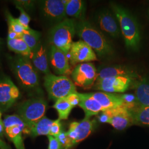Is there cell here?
<instances>
[{"label":"cell","instance_id":"cell-28","mask_svg":"<svg viewBox=\"0 0 149 149\" xmlns=\"http://www.w3.org/2000/svg\"><path fill=\"white\" fill-rule=\"evenodd\" d=\"M6 16L8 24V30L13 31L19 35H21L27 29L22 25L18 18L13 17L9 12H6Z\"/></svg>","mask_w":149,"mask_h":149},{"label":"cell","instance_id":"cell-25","mask_svg":"<svg viewBox=\"0 0 149 149\" xmlns=\"http://www.w3.org/2000/svg\"><path fill=\"white\" fill-rule=\"evenodd\" d=\"M133 117L134 124L149 127V107H137L131 111Z\"/></svg>","mask_w":149,"mask_h":149},{"label":"cell","instance_id":"cell-29","mask_svg":"<svg viewBox=\"0 0 149 149\" xmlns=\"http://www.w3.org/2000/svg\"><path fill=\"white\" fill-rule=\"evenodd\" d=\"M58 139L61 146V149H69L74 146L73 142L70 139L68 134L64 130H61V132L55 136Z\"/></svg>","mask_w":149,"mask_h":149},{"label":"cell","instance_id":"cell-27","mask_svg":"<svg viewBox=\"0 0 149 149\" xmlns=\"http://www.w3.org/2000/svg\"><path fill=\"white\" fill-rule=\"evenodd\" d=\"M40 33L34 31L31 28L27 29L25 32L21 35V38L27 44L31 51L37 47L39 42Z\"/></svg>","mask_w":149,"mask_h":149},{"label":"cell","instance_id":"cell-5","mask_svg":"<svg viewBox=\"0 0 149 149\" xmlns=\"http://www.w3.org/2000/svg\"><path fill=\"white\" fill-rule=\"evenodd\" d=\"M47 108V102L40 97L28 100L18 107L17 115L25 123L27 133L33 125L44 117Z\"/></svg>","mask_w":149,"mask_h":149},{"label":"cell","instance_id":"cell-21","mask_svg":"<svg viewBox=\"0 0 149 149\" xmlns=\"http://www.w3.org/2000/svg\"><path fill=\"white\" fill-rule=\"evenodd\" d=\"M134 74L130 70L121 66L107 67L101 70L97 75V81L102 80L108 77H127L133 78Z\"/></svg>","mask_w":149,"mask_h":149},{"label":"cell","instance_id":"cell-17","mask_svg":"<svg viewBox=\"0 0 149 149\" xmlns=\"http://www.w3.org/2000/svg\"><path fill=\"white\" fill-rule=\"evenodd\" d=\"M115 17L109 11H103L98 15L97 20L101 29L114 38H117L121 32Z\"/></svg>","mask_w":149,"mask_h":149},{"label":"cell","instance_id":"cell-36","mask_svg":"<svg viewBox=\"0 0 149 149\" xmlns=\"http://www.w3.org/2000/svg\"><path fill=\"white\" fill-rule=\"evenodd\" d=\"M0 149H11V147L0 139Z\"/></svg>","mask_w":149,"mask_h":149},{"label":"cell","instance_id":"cell-3","mask_svg":"<svg viewBox=\"0 0 149 149\" xmlns=\"http://www.w3.org/2000/svg\"><path fill=\"white\" fill-rule=\"evenodd\" d=\"M76 22L74 19L66 18L54 26L50 32L52 45L59 49L66 55L69 53L72 39L76 33Z\"/></svg>","mask_w":149,"mask_h":149},{"label":"cell","instance_id":"cell-14","mask_svg":"<svg viewBox=\"0 0 149 149\" xmlns=\"http://www.w3.org/2000/svg\"><path fill=\"white\" fill-rule=\"evenodd\" d=\"M96 127V121L85 118L80 122H74L70 124L67 133L74 145L87 138Z\"/></svg>","mask_w":149,"mask_h":149},{"label":"cell","instance_id":"cell-13","mask_svg":"<svg viewBox=\"0 0 149 149\" xmlns=\"http://www.w3.org/2000/svg\"><path fill=\"white\" fill-rule=\"evenodd\" d=\"M132 79L127 77H113L96 81L94 88L108 93H123L128 90Z\"/></svg>","mask_w":149,"mask_h":149},{"label":"cell","instance_id":"cell-35","mask_svg":"<svg viewBox=\"0 0 149 149\" xmlns=\"http://www.w3.org/2000/svg\"><path fill=\"white\" fill-rule=\"evenodd\" d=\"M3 134H5V127L3 120L2 119V113L0 111V137L3 138Z\"/></svg>","mask_w":149,"mask_h":149},{"label":"cell","instance_id":"cell-22","mask_svg":"<svg viewBox=\"0 0 149 149\" xmlns=\"http://www.w3.org/2000/svg\"><path fill=\"white\" fill-rule=\"evenodd\" d=\"M85 12V3L81 0H68L65 5L67 17L83 20Z\"/></svg>","mask_w":149,"mask_h":149},{"label":"cell","instance_id":"cell-16","mask_svg":"<svg viewBox=\"0 0 149 149\" xmlns=\"http://www.w3.org/2000/svg\"><path fill=\"white\" fill-rule=\"evenodd\" d=\"M88 94L101 104L104 111L118 107L125 106L124 95L105 92H91Z\"/></svg>","mask_w":149,"mask_h":149},{"label":"cell","instance_id":"cell-37","mask_svg":"<svg viewBox=\"0 0 149 149\" xmlns=\"http://www.w3.org/2000/svg\"></svg>","mask_w":149,"mask_h":149},{"label":"cell","instance_id":"cell-4","mask_svg":"<svg viewBox=\"0 0 149 149\" xmlns=\"http://www.w3.org/2000/svg\"><path fill=\"white\" fill-rule=\"evenodd\" d=\"M44 85L49 98L55 101L77 92L74 82L66 76H56L52 74L45 75Z\"/></svg>","mask_w":149,"mask_h":149},{"label":"cell","instance_id":"cell-9","mask_svg":"<svg viewBox=\"0 0 149 149\" xmlns=\"http://www.w3.org/2000/svg\"><path fill=\"white\" fill-rule=\"evenodd\" d=\"M39 8L43 19L54 24V26L68 18L63 0L42 1Z\"/></svg>","mask_w":149,"mask_h":149},{"label":"cell","instance_id":"cell-34","mask_svg":"<svg viewBox=\"0 0 149 149\" xmlns=\"http://www.w3.org/2000/svg\"><path fill=\"white\" fill-rule=\"evenodd\" d=\"M49 140L48 149H62L58 139L55 136L48 135Z\"/></svg>","mask_w":149,"mask_h":149},{"label":"cell","instance_id":"cell-15","mask_svg":"<svg viewBox=\"0 0 149 149\" xmlns=\"http://www.w3.org/2000/svg\"><path fill=\"white\" fill-rule=\"evenodd\" d=\"M50 63L55 72L60 76H66L71 72L67 55L53 45L50 49Z\"/></svg>","mask_w":149,"mask_h":149},{"label":"cell","instance_id":"cell-23","mask_svg":"<svg viewBox=\"0 0 149 149\" xmlns=\"http://www.w3.org/2000/svg\"><path fill=\"white\" fill-rule=\"evenodd\" d=\"M54 120L44 117L38 122L33 125L29 129L28 134L33 138L41 135H49Z\"/></svg>","mask_w":149,"mask_h":149},{"label":"cell","instance_id":"cell-7","mask_svg":"<svg viewBox=\"0 0 149 149\" xmlns=\"http://www.w3.org/2000/svg\"><path fill=\"white\" fill-rule=\"evenodd\" d=\"M101 123L111 124L118 130H123L134 124L131 111L124 106L103 111L98 117Z\"/></svg>","mask_w":149,"mask_h":149},{"label":"cell","instance_id":"cell-26","mask_svg":"<svg viewBox=\"0 0 149 149\" xmlns=\"http://www.w3.org/2000/svg\"><path fill=\"white\" fill-rule=\"evenodd\" d=\"M53 107L58 113L59 119L60 120L67 119L69 116L70 113L74 108L66 98H63L57 100L55 102Z\"/></svg>","mask_w":149,"mask_h":149},{"label":"cell","instance_id":"cell-1","mask_svg":"<svg viewBox=\"0 0 149 149\" xmlns=\"http://www.w3.org/2000/svg\"><path fill=\"white\" fill-rule=\"evenodd\" d=\"M113 12L119 24L126 46L137 50L140 43V32L138 22L130 13L120 6L111 5Z\"/></svg>","mask_w":149,"mask_h":149},{"label":"cell","instance_id":"cell-12","mask_svg":"<svg viewBox=\"0 0 149 149\" xmlns=\"http://www.w3.org/2000/svg\"><path fill=\"white\" fill-rule=\"evenodd\" d=\"M69 53L70 62L72 65L97 60L93 50L82 40L72 43Z\"/></svg>","mask_w":149,"mask_h":149},{"label":"cell","instance_id":"cell-20","mask_svg":"<svg viewBox=\"0 0 149 149\" xmlns=\"http://www.w3.org/2000/svg\"><path fill=\"white\" fill-rule=\"evenodd\" d=\"M135 97L139 107H149V79H143L136 84Z\"/></svg>","mask_w":149,"mask_h":149},{"label":"cell","instance_id":"cell-24","mask_svg":"<svg viewBox=\"0 0 149 149\" xmlns=\"http://www.w3.org/2000/svg\"><path fill=\"white\" fill-rule=\"evenodd\" d=\"M7 46L12 52L31 59L32 52L21 38L10 39L7 38Z\"/></svg>","mask_w":149,"mask_h":149},{"label":"cell","instance_id":"cell-11","mask_svg":"<svg viewBox=\"0 0 149 149\" xmlns=\"http://www.w3.org/2000/svg\"><path fill=\"white\" fill-rule=\"evenodd\" d=\"M20 97L18 88L10 77H0V111H6L14 105Z\"/></svg>","mask_w":149,"mask_h":149},{"label":"cell","instance_id":"cell-10","mask_svg":"<svg viewBox=\"0 0 149 149\" xmlns=\"http://www.w3.org/2000/svg\"><path fill=\"white\" fill-rule=\"evenodd\" d=\"M97 75L96 67L91 63L79 64L71 72L75 86L84 89H89L95 85Z\"/></svg>","mask_w":149,"mask_h":149},{"label":"cell","instance_id":"cell-31","mask_svg":"<svg viewBox=\"0 0 149 149\" xmlns=\"http://www.w3.org/2000/svg\"><path fill=\"white\" fill-rule=\"evenodd\" d=\"M61 123L60 119H56L54 120L53 123L51 127L49 135L53 136H56L61 131Z\"/></svg>","mask_w":149,"mask_h":149},{"label":"cell","instance_id":"cell-8","mask_svg":"<svg viewBox=\"0 0 149 149\" xmlns=\"http://www.w3.org/2000/svg\"><path fill=\"white\" fill-rule=\"evenodd\" d=\"M5 134L14 144L16 149H25L23 133L27 132L25 123L18 115L6 116L3 120Z\"/></svg>","mask_w":149,"mask_h":149},{"label":"cell","instance_id":"cell-18","mask_svg":"<svg viewBox=\"0 0 149 149\" xmlns=\"http://www.w3.org/2000/svg\"><path fill=\"white\" fill-rule=\"evenodd\" d=\"M31 59L36 69L45 75L51 74L49 69L47 50L42 44L39 43L33 50Z\"/></svg>","mask_w":149,"mask_h":149},{"label":"cell","instance_id":"cell-6","mask_svg":"<svg viewBox=\"0 0 149 149\" xmlns=\"http://www.w3.org/2000/svg\"><path fill=\"white\" fill-rule=\"evenodd\" d=\"M29 58L23 56L15 59L12 68L19 82L27 89H36L39 85V76Z\"/></svg>","mask_w":149,"mask_h":149},{"label":"cell","instance_id":"cell-2","mask_svg":"<svg viewBox=\"0 0 149 149\" xmlns=\"http://www.w3.org/2000/svg\"><path fill=\"white\" fill-rule=\"evenodd\" d=\"M76 33L100 56H104L113 53V49L101 32L90 23L80 20L76 24Z\"/></svg>","mask_w":149,"mask_h":149},{"label":"cell","instance_id":"cell-30","mask_svg":"<svg viewBox=\"0 0 149 149\" xmlns=\"http://www.w3.org/2000/svg\"><path fill=\"white\" fill-rule=\"evenodd\" d=\"M16 8L20 11V15L19 18H18L19 21L21 23L22 25H23L26 29L30 28L29 26V22L31 21L30 17L22 7H20L19 6H16Z\"/></svg>","mask_w":149,"mask_h":149},{"label":"cell","instance_id":"cell-19","mask_svg":"<svg viewBox=\"0 0 149 149\" xmlns=\"http://www.w3.org/2000/svg\"><path fill=\"white\" fill-rule=\"evenodd\" d=\"M80 102L79 106L85 112V117L90 118L92 116H96L100 112L104 111L101 104L92 97L87 93H80Z\"/></svg>","mask_w":149,"mask_h":149},{"label":"cell","instance_id":"cell-33","mask_svg":"<svg viewBox=\"0 0 149 149\" xmlns=\"http://www.w3.org/2000/svg\"><path fill=\"white\" fill-rule=\"evenodd\" d=\"M70 104L74 108L76 106H79L80 103V98L79 93L76 92L74 93H71L69 96L65 97Z\"/></svg>","mask_w":149,"mask_h":149},{"label":"cell","instance_id":"cell-32","mask_svg":"<svg viewBox=\"0 0 149 149\" xmlns=\"http://www.w3.org/2000/svg\"><path fill=\"white\" fill-rule=\"evenodd\" d=\"M13 3H15L16 6L22 7L25 11L31 10L35 5V2L34 1H13Z\"/></svg>","mask_w":149,"mask_h":149}]
</instances>
